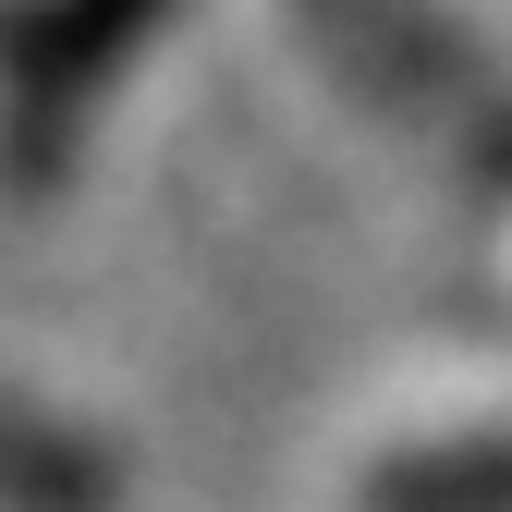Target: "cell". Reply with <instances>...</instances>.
Returning a JSON list of instances; mask_svg holds the SVG:
<instances>
[{"instance_id": "1", "label": "cell", "mask_w": 512, "mask_h": 512, "mask_svg": "<svg viewBox=\"0 0 512 512\" xmlns=\"http://www.w3.org/2000/svg\"><path fill=\"white\" fill-rule=\"evenodd\" d=\"M293 13L378 110L427 122L476 171H512V61H488L464 13H439V0H293Z\"/></svg>"}, {"instance_id": "2", "label": "cell", "mask_w": 512, "mask_h": 512, "mask_svg": "<svg viewBox=\"0 0 512 512\" xmlns=\"http://www.w3.org/2000/svg\"><path fill=\"white\" fill-rule=\"evenodd\" d=\"M159 0H49L37 37L13 49V171H49L61 135H74V110L110 86V61L135 49V25Z\"/></svg>"}, {"instance_id": "3", "label": "cell", "mask_w": 512, "mask_h": 512, "mask_svg": "<svg viewBox=\"0 0 512 512\" xmlns=\"http://www.w3.org/2000/svg\"><path fill=\"white\" fill-rule=\"evenodd\" d=\"M366 512H512V427L415 439L366 476Z\"/></svg>"}, {"instance_id": "4", "label": "cell", "mask_w": 512, "mask_h": 512, "mask_svg": "<svg viewBox=\"0 0 512 512\" xmlns=\"http://www.w3.org/2000/svg\"><path fill=\"white\" fill-rule=\"evenodd\" d=\"M0 512H110V452H86L61 415L0 403Z\"/></svg>"}]
</instances>
